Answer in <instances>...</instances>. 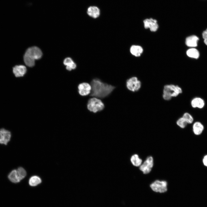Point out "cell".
Segmentation results:
<instances>
[{
	"instance_id": "cell-5",
	"label": "cell",
	"mask_w": 207,
	"mask_h": 207,
	"mask_svg": "<svg viewBox=\"0 0 207 207\" xmlns=\"http://www.w3.org/2000/svg\"><path fill=\"white\" fill-rule=\"evenodd\" d=\"M167 183L165 181L156 180L150 185V187L154 191L160 193H164L167 189Z\"/></svg>"
},
{
	"instance_id": "cell-14",
	"label": "cell",
	"mask_w": 207,
	"mask_h": 207,
	"mask_svg": "<svg viewBox=\"0 0 207 207\" xmlns=\"http://www.w3.org/2000/svg\"><path fill=\"white\" fill-rule=\"evenodd\" d=\"M204 129V126L200 122L196 121L193 124L192 130L194 134L195 135H199L203 132Z\"/></svg>"
},
{
	"instance_id": "cell-25",
	"label": "cell",
	"mask_w": 207,
	"mask_h": 207,
	"mask_svg": "<svg viewBox=\"0 0 207 207\" xmlns=\"http://www.w3.org/2000/svg\"><path fill=\"white\" fill-rule=\"evenodd\" d=\"M202 36L204 39V43L206 45H207V29L203 32Z\"/></svg>"
},
{
	"instance_id": "cell-23",
	"label": "cell",
	"mask_w": 207,
	"mask_h": 207,
	"mask_svg": "<svg viewBox=\"0 0 207 207\" xmlns=\"http://www.w3.org/2000/svg\"><path fill=\"white\" fill-rule=\"evenodd\" d=\"M17 170L21 180L25 177L26 175V172L23 168L19 167L17 169Z\"/></svg>"
},
{
	"instance_id": "cell-12",
	"label": "cell",
	"mask_w": 207,
	"mask_h": 207,
	"mask_svg": "<svg viewBox=\"0 0 207 207\" xmlns=\"http://www.w3.org/2000/svg\"><path fill=\"white\" fill-rule=\"evenodd\" d=\"M204 100L201 97H196L193 98L191 101V104L193 108L201 109L203 108L205 106Z\"/></svg>"
},
{
	"instance_id": "cell-16",
	"label": "cell",
	"mask_w": 207,
	"mask_h": 207,
	"mask_svg": "<svg viewBox=\"0 0 207 207\" xmlns=\"http://www.w3.org/2000/svg\"><path fill=\"white\" fill-rule=\"evenodd\" d=\"M87 13L90 16L94 18H98L100 15L99 9L95 6L89 7L88 9Z\"/></svg>"
},
{
	"instance_id": "cell-18",
	"label": "cell",
	"mask_w": 207,
	"mask_h": 207,
	"mask_svg": "<svg viewBox=\"0 0 207 207\" xmlns=\"http://www.w3.org/2000/svg\"><path fill=\"white\" fill-rule=\"evenodd\" d=\"M131 53L136 57L139 56L143 51L142 48L140 46L133 45L130 49Z\"/></svg>"
},
{
	"instance_id": "cell-8",
	"label": "cell",
	"mask_w": 207,
	"mask_h": 207,
	"mask_svg": "<svg viewBox=\"0 0 207 207\" xmlns=\"http://www.w3.org/2000/svg\"><path fill=\"white\" fill-rule=\"evenodd\" d=\"M78 93L82 96H86L91 93V87L90 84L88 83H80L78 85Z\"/></svg>"
},
{
	"instance_id": "cell-1",
	"label": "cell",
	"mask_w": 207,
	"mask_h": 207,
	"mask_svg": "<svg viewBox=\"0 0 207 207\" xmlns=\"http://www.w3.org/2000/svg\"><path fill=\"white\" fill-rule=\"evenodd\" d=\"M90 85L91 90L90 96L101 99L108 96L115 88V87L104 83L98 78L92 79Z\"/></svg>"
},
{
	"instance_id": "cell-6",
	"label": "cell",
	"mask_w": 207,
	"mask_h": 207,
	"mask_svg": "<svg viewBox=\"0 0 207 207\" xmlns=\"http://www.w3.org/2000/svg\"><path fill=\"white\" fill-rule=\"evenodd\" d=\"M126 85L129 91L134 92L138 91L140 88L141 83L140 81L136 77H133L126 81Z\"/></svg>"
},
{
	"instance_id": "cell-11",
	"label": "cell",
	"mask_w": 207,
	"mask_h": 207,
	"mask_svg": "<svg viewBox=\"0 0 207 207\" xmlns=\"http://www.w3.org/2000/svg\"><path fill=\"white\" fill-rule=\"evenodd\" d=\"M26 67L22 65H16L13 68V72L16 77H22L26 73Z\"/></svg>"
},
{
	"instance_id": "cell-3",
	"label": "cell",
	"mask_w": 207,
	"mask_h": 207,
	"mask_svg": "<svg viewBox=\"0 0 207 207\" xmlns=\"http://www.w3.org/2000/svg\"><path fill=\"white\" fill-rule=\"evenodd\" d=\"M182 92V89L177 85H166L163 88L162 97L164 100H169L172 97H177Z\"/></svg>"
},
{
	"instance_id": "cell-4",
	"label": "cell",
	"mask_w": 207,
	"mask_h": 207,
	"mask_svg": "<svg viewBox=\"0 0 207 207\" xmlns=\"http://www.w3.org/2000/svg\"><path fill=\"white\" fill-rule=\"evenodd\" d=\"M87 107V109L90 111L96 113L102 110L104 108L105 106L100 99L93 97L89 99Z\"/></svg>"
},
{
	"instance_id": "cell-24",
	"label": "cell",
	"mask_w": 207,
	"mask_h": 207,
	"mask_svg": "<svg viewBox=\"0 0 207 207\" xmlns=\"http://www.w3.org/2000/svg\"><path fill=\"white\" fill-rule=\"evenodd\" d=\"M177 124L181 128H184L188 124L185 120L182 117L179 118L176 122Z\"/></svg>"
},
{
	"instance_id": "cell-17",
	"label": "cell",
	"mask_w": 207,
	"mask_h": 207,
	"mask_svg": "<svg viewBox=\"0 0 207 207\" xmlns=\"http://www.w3.org/2000/svg\"><path fill=\"white\" fill-rule=\"evenodd\" d=\"M8 177L9 180L13 183H18L21 181L17 169H14L12 170L8 175Z\"/></svg>"
},
{
	"instance_id": "cell-2",
	"label": "cell",
	"mask_w": 207,
	"mask_h": 207,
	"mask_svg": "<svg viewBox=\"0 0 207 207\" xmlns=\"http://www.w3.org/2000/svg\"><path fill=\"white\" fill-rule=\"evenodd\" d=\"M42 55L41 50L36 46L28 48L24 56V62L27 66L32 67L35 64V60L40 59Z\"/></svg>"
},
{
	"instance_id": "cell-9",
	"label": "cell",
	"mask_w": 207,
	"mask_h": 207,
	"mask_svg": "<svg viewBox=\"0 0 207 207\" xmlns=\"http://www.w3.org/2000/svg\"><path fill=\"white\" fill-rule=\"evenodd\" d=\"M11 132L5 128L0 129V143L7 145L10 140Z\"/></svg>"
},
{
	"instance_id": "cell-26",
	"label": "cell",
	"mask_w": 207,
	"mask_h": 207,
	"mask_svg": "<svg viewBox=\"0 0 207 207\" xmlns=\"http://www.w3.org/2000/svg\"><path fill=\"white\" fill-rule=\"evenodd\" d=\"M202 162L204 165L207 167V155H205L203 157Z\"/></svg>"
},
{
	"instance_id": "cell-15",
	"label": "cell",
	"mask_w": 207,
	"mask_h": 207,
	"mask_svg": "<svg viewBox=\"0 0 207 207\" xmlns=\"http://www.w3.org/2000/svg\"><path fill=\"white\" fill-rule=\"evenodd\" d=\"M63 63L66 66V69L68 71H71L72 70L75 69L76 67V64L72 59L70 57L65 58L64 60Z\"/></svg>"
},
{
	"instance_id": "cell-13",
	"label": "cell",
	"mask_w": 207,
	"mask_h": 207,
	"mask_svg": "<svg viewBox=\"0 0 207 207\" xmlns=\"http://www.w3.org/2000/svg\"><path fill=\"white\" fill-rule=\"evenodd\" d=\"M199 39L195 35H192L187 37L185 40V44L188 47L193 48L198 45V43Z\"/></svg>"
},
{
	"instance_id": "cell-22",
	"label": "cell",
	"mask_w": 207,
	"mask_h": 207,
	"mask_svg": "<svg viewBox=\"0 0 207 207\" xmlns=\"http://www.w3.org/2000/svg\"><path fill=\"white\" fill-rule=\"evenodd\" d=\"M182 117L185 120L188 124L192 123L194 121L193 118L189 113L185 112L184 113Z\"/></svg>"
},
{
	"instance_id": "cell-21",
	"label": "cell",
	"mask_w": 207,
	"mask_h": 207,
	"mask_svg": "<svg viewBox=\"0 0 207 207\" xmlns=\"http://www.w3.org/2000/svg\"><path fill=\"white\" fill-rule=\"evenodd\" d=\"M41 182V179L37 176H33L31 177L29 180V184L31 186H37Z\"/></svg>"
},
{
	"instance_id": "cell-7",
	"label": "cell",
	"mask_w": 207,
	"mask_h": 207,
	"mask_svg": "<svg viewBox=\"0 0 207 207\" xmlns=\"http://www.w3.org/2000/svg\"><path fill=\"white\" fill-rule=\"evenodd\" d=\"M154 165V159L152 157H147L139 166V169L144 174L149 173Z\"/></svg>"
},
{
	"instance_id": "cell-20",
	"label": "cell",
	"mask_w": 207,
	"mask_h": 207,
	"mask_svg": "<svg viewBox=\"0 0 207 207\" xmlns=\"http://www.w3.org/2000/svg\"><path fill=\"white\" fill-rule=\"evenodd\" d=\"M187 55L191 58L197 59L200 56L198 51L194 48H191L188 49L187 51Z\"/></svg>"
},
{
	"instance_id": "cell-19",
	"label": "cell",
	"mask_w": 207,
	"mask_h": 207,
	"mask_svg": "<svg viewBox=\"0 0 207 207\" xmlns=\"http://www.w3.org/2000/svg\"><path fill=\"white\" fill-rule=\"evenodd\" d=\"M130 160L132 164L136 167H139L143 162L142 159L139 158L137 154H134L132 155Z\"/></svg>"
},
{
	"instance_id": "cell-10",
	"label": "cell",
	"mask_w": 207,
	"mask_h": 207,
	"mask_svg": "<svg viewBox=\"0 0 207 207\" xmlns=\"http://www.w3.org/2000/svg\"><path fill=\"white\" fill-rule=\"evenodd\" d=\"M144 26L145 28H150V30L155 32L158 27L156 20L152 18L146 19L143 21Z\"/></svg>"
}]
</instances>
